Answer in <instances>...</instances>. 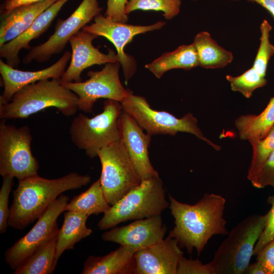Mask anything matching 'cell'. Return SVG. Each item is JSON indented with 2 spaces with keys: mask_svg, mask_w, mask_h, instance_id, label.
I'll list each match as a JSON object with an SVG mask.
<instances>
[{
  "mask_svg": "<svg viewBox=\"0 0 274 274\" xmlns=\"http://www.w3.org/2000/svg\"><path fill=\"white\" fill-rule=\"evenodd\" d=\"M168 198L175 223L168 236L189 254L195 248L199 256L213 235L228 233L223 217L226 200L221 195L206 193L193 205L181 202L170 194Z\"/></svg>",
  "mask_w": 274,
  "mask_h": 274,
  "instance_id": "obj_1",
  "label": "cell"
},
{
  "mask_svg": "<svg viewBox=\"0 0 274 274\" xmlns=\"http://www.w3.org/2000/svg\"><path fill=\"white\" fill-rule=\"evenodd\" d=\"M88 175L70 173L57 179H49L33 176L19 181L13 192L8 225L22 230L38 219L63 192L88 184Z\"/></svg>",
  "mask_w": 274,
  "mask_h": 274,
  "instance_id": "obj_2",
  "label": "cell"
},
{
  "mask_svg": "<svg viewBox=\"0 0 274 274\" xmlns=\"http://www.w3.org/2000/svg\"><path fill=\"white\" fill-rule=\"evenodd\" d=\"M50 107L66 117L78 110V97L64 87L60 80L46 79L25 86L11 100L0 105L2 119H23Z\"/></svg>",
  "mask_w": 274,
  "mask_h": 274,
  "instance_id": "obj_3",
  "label": "cell"
},
{
  "mask_svg": "<svg viewBox=\"0 0 274 274\" xmlns=\"http://www.w3.org/2000/svg\"><path fill=\"white\" fill-rule=\"evenodd\" d=\"M267 214L250 215L227 234L210 262L215 274H243L262 233Z\"/></svg>",
  "mask_w": 274,
  "mask_h": 274,
  "instance_id": "obj_4",
  "label": "cell"
},
{
  "mask_svg": "<svg viewBox=\"0 0 274 274\" xmlns=\"http://www.w3.org/2000/svg\"><path fill=\"white\" fill-rule=\"evenodd\" d=\"M169 205L163 182L159 177L145 179L111 206L97 226L99 229L104 230L128 220L161 215Z\"/></svg>",
  "mask_w": 274,
  "mask_h": 274,
  "instance_id": "obj_5",
  "label": "cell"
},
{
  "mask_svg": "<svg viewBox=\"0 0 274 274\" xmlns=\"http://www.w3.org/2000/svg\"><path fill=\"white\" fill-rule=\"evenodd\" d=\"M122 111L119 101L107 99L100 114L92 118L79 114L70 127L72 142L90 158L98 157L101 149L120 140L118 119Z\"/></svg>",
  "mask_w": 274,
  "mask_h": 274,
  "instance_id": "obj_6",
  "label": "cell"
},
{
  "mask_svg": "<svg viewBox=\"0 0 274 274\" xmlns=\"http://www.w3.org/2000/svg\"><path fill=\"white\" fill-rule=\"evenodd\" d=\"M120 103L123 111L131 116L151 135H174L179 132L189 133L206 142L215 150L220 149L203 135L198 127L197 119L190 113L178 118L169 112L155 110L151 108L145 97L134 95L129 90Z\"/></svg>",
  "mask_w": 274,
  "mask_h": 274,
  "instance_id": "obj_7",
  "label": "cell"
},
{
  "mask_svg": "<svg viewBox=\"0 0 274 274\" xmlns=\"http://www.w3.org/2000/svg\"><path fill=\"white\" fill-rule=\"evenodd\" d=\"M32 135L27 126L17 127L0 123V175L18 181L38 174L39 164L33 156Z\"/></svg>",
  "mask_w": 274,
  "mask_h": 274,
  "instance_id": "obj_8",
  "label": "cell"
},
{
  "mask_svg": "<svg viewBox=\"0 0 274 274\" xmlns=\"http://www.w3.org/2000/svg\"><path fill=\"white\" fill-rule=\"evenodd\" d=\"M99 178L105 196L110 206L140 185L141 180L122 142L119 140L101 149Z\"/></svg>",
  "mask_w": 274,
  "mask_h": 274,
  "instance_id": "obj_9",
  "label": "cell"
},
{
  "mask_svg": "<svg viewBox=\"0 0 274 274\" xmlns=\"http://www.w3.org/2000/svg\"><path fill=\"white\" fill-rule=\"evenodd\" d=\"M69 197L60 194L38 219L32 228L5 253V261L14 270L58 233L57 220L65 211Z\"/></svg>",
  "mask_w": 274,
  "mask_h": 274,
  "instance_id": "obj_10",
  "label": "cell"
},
{
  "mask_svg": "<svg viewBox=\"0 0 274 274\" xmlns=\"http://www.w3.org/2000/svg\"><path fill=\"white\" fill-rule=\"evenodd\" d=\"M102 10L98 0H82L67 18L57 20L54 33L46 42L29 50L23 59V63L33 61L43 63L53 55L61 53L70 38L101 14Z\"/></svg>",
  "mask_w": 274,
  "mask_h": 274,
  "instance_id": "obj_11",
  "label": "cell"
},
{
  "mask_svg": "<svg viewBox=\"0 0 274 274\" xmlns=\"http://www.w3.org/2000/svg\"><path fill=\"white\" fill-rule=\"evenodd\" d=\"M120 66L119 62L108 63L100 71H89V78L85 81L61 83L78 96V110L90 113L99 98L121 102L127 96L129 90L123 86L119 77Z\"/></svg>",
  "mask_w": 274,
  "mask_h": 274,
  "instance_id": "obj_12",
  "label": "cell"
},
{
  "mask_svg": "<svg viewBox=\"0 0 274 274\" xmlns=\"http://www.w3.org/2000/svg\"><path fill=\"white\" fill-rule=\"evenodd\" d=\"M165 24V22L159 21L149 25H134L115 21L99 14L94 18L93 23L86 25L82 29L103 37L113 44L127 83L136 72V62L132 56L125 52V47L136 35L158 30Z\"/></svg>",
  "mask_w": 274,
  "mask_h": 274,
  "instance_id": "obj_13",
  "label": "cell"
},
{
  "mask_svg": "<svg viewBox=\"0 0 274 274\" xmlns=\"http://www.w3.org/2000/svg\"><path fill=\"white\" fill-rule=\"evenodd\" d=\"M98 37L81 29L70 38L71 61L60 79L61 83L81 82V73L85 69L93 65L119 62V57L114 51L110 49L105 54L93 45V40Z\"/></svg>",
  "mask_w": 274,
  "mask_h": 274,
  "instance_id": "obj_14",
  "label": "cell"
},
{
  "mask_svg": "<svg viewBox=\"0 0 274 274\" xmlns=\"http://www.w3.org/2000/svg\"><path fill=\"white\" fill-rule=\"evenodd\" d=\"M120 140L122 142L141 180L159 176L151 163L148 148L150 134L129 114L122 111L118 119Z\"/></svg>",
  "mask_w": 274,
  "mask_h": 274,
  "instance_id": "obj_15",
  "label": "cell"
},
{
  "mask_svg": "<svg viewBox=\"0 0 274 274\" xmlns=\"http://www.w3.org/2000/svg\"><path fill=\"white\" fill-rule=\"evenodd\" d=\"M166 230L159 215L135 220L126 226H115L103 233L101 237L104 241L126 246L136 252L162 241Z\"/></svg>",
  "mask_w": 274,
  "mask_h": 274,
  "instance_id": "obj_16",
  "label": "cell"
},
{
  "mask_svg": "<svg viewBox=\"0 0 274 274\" xmlns=\"http://www.w3.org/2000/svg\"><path fill=\"white\" fill-rule=\"evenodd\" d=\"M183 252L173 237L135 252L134 274H177Z\"/></svg>",
  "mask_w": 274,
  "mask_h": 274,
  "instance_id": "obj_17",
  "label": "cell"
},
{
  "mask_svg": "<svg viewBox=\"0 0 274 274\" xmlns=\"http://www.w3.org/2000/svg\"><path fill=\"white\" fill-rule=\"evenodd\" d=\"M71 55L70 51H66L52 65L36 71L17 70L1 59L0 74L4 90L0 96V105L9 102L13 95L26 85L46 79L60 80L71 60Z\"/></svg>",
  "mask_w": 274,
  "mask_h": 274,
  "instance_id": "obj_18",
  "label": "cell"
},
{
  "mask_svg": "<svg viewBox=\"0 0 274 274\" xmlns=\"http://www.w3.org/2000/svg\"><path fill=\"white\" fill-rule=\"evenodd\" d=\"M69 0H58L42 12L31 25L15 39L0 47V56L15 68L20 62L19 54L22 49L30 50V42L40 37L50 27L63 6Z\"/></svg>",
  "mask_w": 274,
  "mask_h": 274,
  "instance_id": "obj_19",
  "label": "cell"
},
{
  "mask_svg": "<svg viewBox=\"0 0 274 274\" xmlns=\"http://www.w3.org/2000/svg\"><path fill=\"white\" fill-rule=\"evenodd\" d=\"M58 0H46L1 14L0 47L25 31L36 18Z\"/></svg>",
  "mask_w": 274,
  "mask_h": 274,
  "instance_id": "obj_20",
  "label": "cell"
},
{
  "mask_svg": "<svg viewBox=\"0 0 274 274\" xmlns=\"http://www.w3.org/2000/svg\"><path fill=\"white\" fill-rule=\"evenodd\" d=\"M136 251L124 245L102 256H89L83 265L82 274H130L135 267Z\"/></svg>",
  "mask_w": 274,
  "mask_h": 274,
  "instance_id": "obj_21",
  "label": "cell"
},
{
  "mask_svg": "<svg viewBox=\"0 0 274 274\" xmlns=\"http://www.w3.org/2000/svg\"><path fill=\"white\" fill-rule=\"evenodd\" d=\"M88 217L85 213L75 211H66L64 213L63 224L57 234V262L65 250L74 249L78 242L92 233V230L86 225Z\"/></svg>",
  "mask_w": 274,
  "mask_h": 274,
  "instance_id": "obj_22",
  "label": "cell"
},
{
  "mask_svg": "<svg viewBox=\"0 0 274 274\" xmlns=\"http://www.w3.org/2000/svg\"><path fill=\"white\" fill-rule=\"evenodd\" d=\"M199 66L195 48L193 43L183 45L175 50L164 53L145 67L159 79L173 69L189 70Z\"/></svg>",
  "mask_w": 274,
  "mask_h": 274,
  "instance_id": "obj_23",
  "label": "cell"
},
{
  "mask_svg": "<svg viewBox=\"0 0 274 274\" xmlns=\"http://www.w3.org/2000/svg\"><path fill=\"white\" fill-rule=\"evenodd\" d=\"M274 124V96L265 109L259 115H246L235 121L239 138L250 143L264 138Z\"/></svg>",
  "mask_w": 274,
  "mask_h": 274,
  "instance_id": "obj_24",
  "label": "cell"
},
{
  "mask_svg": "<svg viewBox=\"0 0 274 274\" xmlns=\"http://www.w3.org/2000/svg\"><path fill=\"white\" fill-rule=\"evenodd\" d=\"M192 43L196 50L199 66L202 67L223 68L233 61L232 53L220 46L208 31L197 33Z\"/></svg>",
  "mask_w": 274,
  "mask_h": 274,
  "instance_id": "obj_25",
  "label": "cell"
},
{
  "mask_svg": "<svg viewBox=\"0 0 274 274\" xmlns=\"http://www.w3.org/2000/svg\"><path fill=\"white\" fill-rule=\"evenodd\" d=\"M111 207L102 188L100 179L85 191L75 196L66 205L65 211L83 213L89 216L106 213Z\"/></svg>",
  "mask_w": 274,
  "mask_h": 274,
  "instance_id": "obj_26",
  "label": "cell"
},
{
  "mask_svg": "<svg viewBox=\"0 0 274 274\" xmlns=\"http://www.w3.org/2000/svg\"><path fill=\"white\" fill-rule=\"evenodd\" d=\"M57 235L42 246L17 269L14 274H51L57 262L56 251Z\"/></svg>",
  "mask_w": 274,
  "mask_h": 274,
  "instance_id": "obj_27",
  "label": "cell"
},
{
  "mask_svg": "<svg viewBox=\"0 0 274 274\" xmlns=\"http://www.w3.org/2000/svg\"><path fill=\"white\" fill-rule=\"evenodd\" d=\"M181 0H128L125 13L128 15L136 10L162 11L163 16L171 20L180 11Z\"/></svg>",
  "mask_w": 274,
  "mask_h": 274,
  "instance_id": "obj_28",
  "label": "cell"
},
{
  "mask_svg": "<svg viewBox=\"0 0 274 274\" xmlns=\"http://www.w3.org/2000/svg\"><path fill=\"white\" fill-rule=\"evenodd\" d=\"M250 144L253 148V154L247 178L251 182L274 150V124L264 138Z\"/></svg>",
  "mask_w": 274,
  "mask_h": 274,
  "instance_id": "obj_29",
  "label": "cell"
},
{
  "mask_svg": "<svg viewBox=\"0 0 274 274\" xmlns=\"http://www.w3.org/2000/svg\"><path fill=\"white\" fill-rule=\"evenodd\" d=\"M226 79L229 82L232 91L240 92L247 98L252 96L256 89L267 84L265 77L260 75L253 67L238 76L227 75Z\"/></svg>",
  "mask_w": 274,
  "mask_h": 274,
  "instance_id": "obj_30",
  "label": "cell"
},
{
  "mask_svg": "<svg viewBox=\"0 0 274 274\" xmlns=\"http://www.w3.org/2000/svg\"><path fill=\"white\" fill-rule=\"evenodd\" d=\"M272 26L269 22L263 20L260 25V45L252 67L262 76L264 77L269 60L274 55V45L269 41Z\"/></svg>",
  "mask_w": 274,
  "mask_h": 274,
  "instance_id": "obj_31",
  "label": "cell"
},
{
  "mask_svg": "<svg viewBox=\"0 0 274 274\" xmlns=\"http://www.w3.org/2000/svg\"><path fill=\"white\" fill-rule=\"evenodd\" d=\"M13 177L3 178V184L0 190V233L3 234L7 231L10 209L8 207L9 197L12 190Z\"/></svg>",
  "mask_w": 274,
  "mask_h": 274,
  "instance_id": "obj_32",
  "label": "cell"
},
{
  "mask_svg": "<svg viewBox=\"0 0 274 274\" xmlns=\"http://www.w3.org/2000/svg\"><path fill=\"white\" fill-rule=\"evenodd\" d=\"M177 274H215V271L210 262L203 264L198 259L183 256L179 263Z\"/></svg>",
  "mask_w": 274,
  "mask_h": 274,
  "instance_id": "obj_33",
  "label": "cell"
},
{
  "mask_svg": "<svg viewBox=\"0 0 274 274\" xmlns=\"http://www.w3.org/2000/svg\"><path fill=\"white\" fill-rule=\"evenodd\" d=\"M256 188L270 186L274 188V150L267 158L260 170L251 182Z\"/></svg>",
  "mask_w": 274,
  "mask_h": 274,
  "instance_id": "obj_34",
  "label": "cell"
},
{
  "mask_svg": "<svg viewBox=\"0 0 274 274\" xmlns=\"http://www.w3.org/2000/svg\"><path fill=\"white\" fill-rule=\"evenodd\" d=\"M268 201L271 207L267 213L265 228L255 245L253 255H256L265 245L274 239V195L270 197Z\"/></svg>",
  "mask_w": 274,
  "mask_h": 274,
  "instance_id": "obj_35",
  "label": "cell"
},
{
  "mask_svg": "<svg viewBox=\"0 0 274 274\" xmlns=\"http://www.w3.org/2000/svg\"><path fill=\"white\" fill-rule=\"evenodd\" d=\"M128 0H107L105 16L117 22L126 23L128 15L125 13V7Z\"/></svg>",
  "mask_w": 274,
  "mask_h": 274,
  "instance_id": "obj_36",
  "label": "cell"
},
{
  "mask_svg": "<svg viewBox=\"0 0 274 274\" xmlns=\"http://www.w3.org/2000/svg\"><path fill=\"white\" fill-rule=\"evenodd\" d=\"M266 274H274V239L265 245L256 255Z\"/></svg>",
  "mask_w": 274,
  "mask_h": 274,
  "instance_id": "obj_37",
  "label": "cell"
},
{
  "mask_svg": "<svg viewBox=\"0 0 274 274\" xmlns=\"http://www.w3.org/2000/svg\"><path fill=\"white\" fill-rule=\"evenodd\" d=\"M44 1L46 0H5L1 5V14L20 7L33 5Z\"/></svg>",
  "mask_w": 274,
  "mask_h": 274,
  "instance_id": "obj_38",
  "label": "cell"
},
{
  "mask_svg": "<svg viewBox=\"0 0 274 274\" xmlns=\"http://www.w3.org/2000/svg\"><path fill=\"white\" fill-rule=\"evenodd\" d=\"M244 273L246 274H266L265 270L260 263L258 261L249 264Z\"/></svg>",
  "mask_w": 274,
  "mask_h": 274,
  "instance_id": "obj_39",
  "label": "cell"
},
{
  "mask_svg": "<svg viewBox=\"0 0 274 274\" xmlns=\"http://www.w3.org/2000/svg\"><path fill=\"white\" fill-rule=\"evenodd\" d=\"M256 3L266 9L274 18V0H247Z\"/></svg>",
  "mask_w": 274,
  "mask_h": 274,
  "instance_id": "obj_40",
  "label": "cell"
},
{
  "mask_svg": "<svg viewBox=\"0 0 274 274\" xmlns=\"http://www.w3.org/2000/svg\"><path fill=\"white\" fill-rule=\"evenodd\" d=\"M231 1H238V0H231Z\"/></svg>",
  "mask_w": 274,
  "mask_h": 274,
  "instance_id": "obj_41",
  "label": "cell"
},
{
  "mask_svg": "<svg viewBox=\"0 0 274 274\" xmlns=\"http://www.w3.org/2000/svg\"><path fill=\"white\" fill-rule=\"evenodd\" d=\"M193 1H196V0H193Z\"/></svg>",
  "mask_w": 274,
  "mask_h": 274,
  "instance_id": "obj_42",
  "label": "cell"
}]
</instances>
